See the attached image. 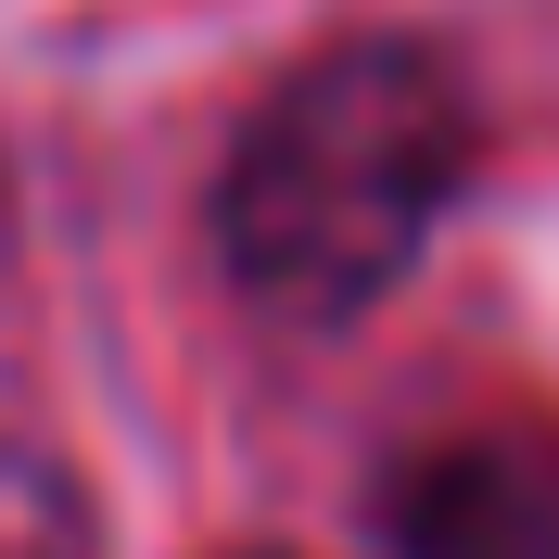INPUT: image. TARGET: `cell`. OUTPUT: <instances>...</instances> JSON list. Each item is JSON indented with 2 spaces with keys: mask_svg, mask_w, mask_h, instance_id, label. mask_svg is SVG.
I'll return each instance as SVG.
<instances>
[{
  "mask_svg": "<svg viewBox=\"0 0 559 559\" xmlns=\"http://www.w3.org/2000/svg\"><path fill=\"white\" fill-rule=\"evenodd\" d=\"M471 103L445 51L419 38H344L306 76H280L216 178V242L267 306L344 318L407 267L457 204Z\"/></svg>",
  "mask_w": 559,
  "mask_h": 559,
  "instance_id": "obj_1",
  "label": "cell"
},
{
  "mask_svg": "<svg viewBox=\"0 0 559 559\" xmlns=\"http://www.w3.org/2000/svg\"><path fill=\"white\" fill-rule=\"evenodd\" d=\"M394 547L407 559H559V457L547 445H445L394 484Z\"/></svg>",
  "mask_w": 559,
  "mask_h": 559,
  "instance_id": "obj_2",
  "label": "cell"
}]
</instances>
